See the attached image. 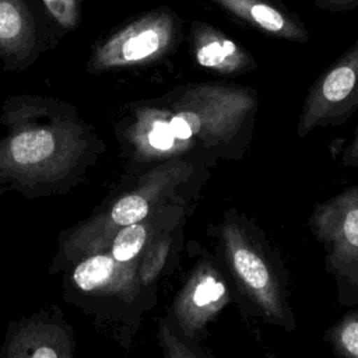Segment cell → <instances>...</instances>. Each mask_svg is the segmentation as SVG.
I'll return each instance as SVG.
<instances>
[{
    "label": "cell",
    "mask_w": 358,
    "mask_h": 358,
    "mask_svg": "<svg viewBox=\"0 0 358 358\" xmlns=\"http://www.w3.org/2000/svg\"><path fill=\"white\" fill-rule=\"evenodd\" d=\"M257 112L255 88L199 83L129 105L116 123L120 148L136 168L185 159L210 168L238 159L249 145Z\"/></svg>",
    "instance_id": "cell-1"
},
{
    "label": "cell",
    "mask_w": 358,
    "mask_h": 358,
    "mask_svg": "<svg viewBox=\"0 0 358 358\" xmlns=\"http://www.w3.org/2000/svg\"><path fill=\"white\" fill-rule=\"evenodd\" d=\"M0 187L25 197L64 194L105 151L94 126L70 102L38 94L7 96L0 108Z\"/></svg>",
    "instance_id": "cell-2"
},
{
    "label": "cell",
    "mask_w": 358,
    "mask_h": 358,
    "mask_svg": "<svg viewBox=\"0 0 358 358\" xmlns=\"http://www.w3.org/2000/svg\"><path fill=\"white\" fill-rule=\"evenodd\" d=\"M207 179L206 165L185 159H169L145 169L130 187L60 235L50 271L67 268L92 253L105 250L120 228L166 206L190 204Z\"/></svg>",
    "instance_id": "cell-3"
},
{
    "label": "cell",
    "mask_w": 358,
    "mask_h": 358,
    "mask_svg": "<svg viewBox=\"0 0 358 358\" xmlns=\"http://www.w3.org/2000/svg\"><path fill=\"white\" fill-rule=\"evenodd\" d=\"M215 232L221 263L253 313L270 324L294 330L296 322L289 305L287 273L263 231L229 208Z\"/></svg>",
    "instance_id": "cell-4"
},
{
    "label": "cell",
    "mask_w": 358,
    "mask_h": 358,
    "mask_svg": "<svg viewBox=\"0 0 358 358\" xmlns=\"http://www.w3.org/2000/svg\"><path fill=\"white\" fill-rule=\"evenodd\" d=\"M182 38L178 14L166 6L157 7L99 38L88 55L85 71L99 76L150 66L176 50Z\"/></svg>",
    "instance_id": "cell-5"
},
{
    "label": "cell",
    "mask_w": 358,
    "mask_h": 358,
    "mask_svg": "<svg viewBox=\"0 0 358 358\" xmlns=\"http://www.w3.org/2000/svg\"><path fill=\"white\" fill-rule=\"evenodd\" d=\"M308 225L324 249L341 306H358V185L315 206Z\"/></svg>",
    "instance_id": "cell-6"
},
{
    "label": "cell",
    "mask_w": 358,
    "mask_h": 358,
    "mask_svg": "<svg viewBox=\"0 0 358 358\" xmlns=\"http://www.w3.org/2000/svg\"><path fill=\"white\" fill-rule=\"evenodd\" d=\"M358 109V41L310 87L296 124L299 138L316 127L344 124Z\"/></svg>",
    "instance_id": "cell-7"
},
{
    "label": "cell",
    "mask_w": 358,
    "mask_h": 358,
    "mask_svg": "<svg viewBox=\"0 0 358 358\" xmlns=\"http://www.w3.org/2000/svg\"><path fill=\"white\" fill-rule=\"evenodd\" d=\"M50 22L39 0H0L3 71H25L55 46Z\"/></svg>",
    "instance_id": "cell-8"
},
{
    "label": "cell",
    "mask_w": 358,
    "mask_h": 358,
    "mask_svg": "<svg viewBox=\"0 0 358 358\" xmlns=\"http://www.w3.org/2000/svg\"><path fill=\"white\" fill-rule=\"evenodd\" d=\"M231 301V289L222 268L210 257L200 260L176 294L171 316L185 337L199 340L207 324Z\"/></svg>",
    "instance_id": "cell-9"
},
{
    "label": "cell",
    "mask_w": 358,
    "mask_h": 358,
    "mask_svg": "<svg viewBox=\"0 0 358 358\" xmlns=\"http://www.w3.org/2000/svg\"><path fill=\"white\" fill-rule=\"evenodd\" d=\"M74 331L59 306L8 323L0 358H76Z\"/></svg>",
    "instance_id": "cell-10"
},
{
    "label": "cell",
    "mask_w": 358,
    "mask_h": 358,
    "mask_svg": "<svg viewBox=\"0 0 358 358\" xmlns=\"http://www.w3.org/2000/svg\"><path fill=\"white\" fill-rule=\"evenodd\" d=\"M141 259L120 263L106 250L92 253L67 267L64 284L70 294L113 299L130 306L145 291L140 280Z\"/></svg>",
    "instance_id": "cell-11"
},
{
    "label": "cell",
    "mask_w": 358,
    "mask_h": 358,
    "mask_svg": "<svg viewBox=\"0 0 358 358\" xmlns=\"http://www.w3.org/2000/svg\"><path fill=\"white\" fill-rule=\"evenodd\" d=\"M187 42L194 63L215 74L232 77L257 67L253 55L210 22L193 21Z\"/></svg>",
    "instance_id": "cell-12"
},
{
    "label": "cell",
    "mask_w": 358,
    "mask_h": 358,
    "mask_svg": "<svg viewBox=\"0 0 358 358\" xmlns=\"http://www.w3.org/2000/svg\"><path fill=\"white\" fill-rule=\"evenodd\" d=\"M227 14L273 38L306 42L309 31L302 20L275 0H211Z\"/></svg>",
    "instance_id": "cell-13"
},
{
    "label": "cell",
    "mask_w": 358,
    "mask_h": 358,
    "mask_svg": "<svg viewBox=\"0 0 358 358\" xmlns=\"http://www.w3.org/2000/svg\"><path fill=\"white\" fill-rule=\"evenodd\" d=\"M189 206V203L166 206L141 221L120 228L105 250L120 263L140 259L154 241L182 227Z\"/></svg>",
    "instance_id": "cell-14"
},
{
    "label": "cell",
    "mask_w": 358,
    "mask_h": 358,
    "mask_svg": "<svg viewBox=\"0 0 358 358\" xmlns=\"http://www.w3.org/2000/svg\"><path fill=\"white\" fill-rule=\"evenodd\" d=\"M157 337L165 358H214L182 334L169 312L158 320Z\"/></svg>",
    "instance_id": "cell-15"
},
{
    "label": "cell",
    "mask_w": 358,
    "mask_h": 358,
    "mask_svg": "<svg viewBox=\"0 0 358 358\" xmlns=\"http://www.w3.org/2000/svg\"><path fill=\"white\" fill-rule=\"evenodd\" d=\"M326 331V340L338 358H358V306H354Z\"/></svg>",
    "instance_id": "cell-16"
},
{
    "label": "cell",
    "mask_w": 358,
    "mask_h": 358,
    "mask_svg": "<svg viewBox=\"0 0 358 358\" xmlns=\"http://www.w3.org/2000/svg\"><path fill=\"white\" fill-rule=\"evenodd\" d=\"M49 20L63 32L74 31L81 22L83 0H39Z\"/></svg>",
    "instance_id": "cell-17"
},
{
    "label": "cell",
    "mask_w": 358,
    "mask_h": 358,
    "mask_svg": "<svg viewBox=\"0 0 358 358\" xmlns=\"http://www.w3.org/2000/svg\"><path fill=\"white\" fill-rule=\"evenodd\" d=\"M315 6L323 11L344 13L358 7V0H313Z\"/></svg>",
    "instance_id": "cell-18"
},
{
    "label": "cell",
    "mask_w": 358,
    "mask_h": 358,
    "mask_svg": "<svg viewBox=\"0 0 358 358\" xmlns=\"http://www.w3.org/2000/svg\"><path fill=\"white\" fill-rule=\"evenodd\" d=\"M341 165L350 168H358V124L351 143L344 148L341 154Z\"/></svg>",
    "instance_id": "cell-19"
},
{
    "label": "cell",
    "mask_w": 358,
    "mask_h": 358,
    "mask_svg": "<svg viewBox=\"0 0 358 358\" xmlns=\"http://www.w3.org/2000/svg\"><path fill=\"white\" fill-rule=\"evenodd\" d=\"M270 358H278V357H273V355H271V357H270Z\"/></svg>",
    "instance_id": "cell-20"
}]
</instances>
